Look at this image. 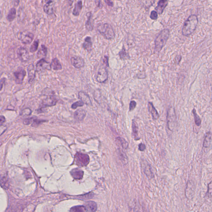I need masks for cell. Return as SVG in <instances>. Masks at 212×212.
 <instances>
[{
	"mask_svg": "<svg viewBox=\"0 0 212 212\" xmlns=\"http://www.w3.org/2000/svg\"><path fill=\"white\" fill-rule=\"evenodd\" d=\"M199 22L198 17L195 14L189 16L185 21L182 29V34L183 36H188L191 35L197 29Z\"/></svg>",
	"mask_w": 212,
	"mask_h": 212,
	"instance_id": "obj_1",
	"label": "cell"
},
{
	"mask_svg": "<svg viewBox=\"0 0 212 212\" xmlns=\"http://www.w3.org/2000/svg\"><path fill=\"white\" fill-rule=\"evenodd\" d=\"M170 35V31L168 29H164L160 31L155 40V53L157 54L165 46Z\"/></svg>",
	"mask_w": 212,
	"mask_h": 212,
	"instance_id": "obj_2",
	"label": "cell"
},
{
	"mask_svg": "<svg viewBox=\"0 0 212 212\" xmlns=\"http://www.w3.org/2000/svg\"><path fill=\"white\" fill-rule=\"evenodd\" d=\"M97 30L104 39L111 40L115 38V34L114 29L109 23H101L97 27Z\"/></svg>",
	"mask_w": 212,
	"mask_h": 212,
	"instance_id": "obj_3",
	"label": "cell"
},
{
	"mask_svg": "<svg viewBox=\"0 0 212 212\" xmlns=\"http://www.w3.org/2000/svg\"><path fill=\"white\" fill-rule=\"evenodd\" d=\"M106 66L102 64L99 68L96 76V80L98 82L104 83L108 79V72L106 69Z\"/></svg>",
	"mask_w": 212,
	"mask_h": 212,
	"instance_id": "obj_4",
	"label": "cell"
},
{
	"mask_svg": "<svg viewBox=\"0 0 212 212\" xmlns=\"http://www.w3.org/2000/svg\"><path fill=\"white\" fill-rule=\"evenodd\" d=\"M18 36V39L22 44H30L34 38V34L27 30L21 31Z\"/></svg>",
	"mask_w": 212,
	"mask_h": 212,
	"instance_id": "obj_5",
	"label": "cell"
},
{
	"mask_svg": "<svg viewBox=\"0 0 212 212\" xmlns=\"http://www.w3.org/2000/svg\"><path fill=\"white\" fill-rule=\"evenodd\" d=\"M76 164L80 167L86 166L90 162V158L87 155L77 153L75 157Z\"/></svg>",
	"mask_w": 212,
	"mask_h": 212,
	"instance_id": "obj_6",
	"label": "cell"
},
{
	"mask_svg": "<svg viewBox=\"0 0 212 212\" xmlns=\"http://www.w3.org/2000/svg\"><path fill=\"white\" fill-rule=\"evenodd\" d=\"M176 117L174 109L170 108L167 111V121L169 129L172 131L176 124Z\"/></svg>",
	"mask_w": 212,
	"mask_h": 212,
	"instance_id": "obj_7",
	"label": "cell"
},
{
	"mask_svg": "<svg viewBox=\"0 0 212 212\" xmlns=\"http://www.w3.org/2000/svg\"><path fill=\"white\" fill-rule=\"evenodd\" d=\"M15 81L17 84H22L24 78L26 76V71L23 68L19 67L13 73Z\"/></svg>",
	"mask_w": 212,
	"mask_h": 212,
	"instance_id": "obj_8",
	"label": "cell"
},
{
	"mask_svg": "<svg viewBox=\"0 0 212 212\" xmlns=\"http://www.w3.org/2000/svg\"><path fill=\"white\" fill-rule=\"evenodd\" d=\"M17 56L22 62H27L29 59V54L28 50L25 47H19L16 51Z\"/></svg>",
	"mask_w": 212,
	"mask_h": 212,
	"instance_id": "obj_9",
	"label": "cell"
},
{
	"mask_svg": "<svg viewBox=\"0 0 212 212\" xmlns=\"http://www.w3.org/2000/svg\"><path fill=\"white\" fill-rule=\"evenodd\" d=\"M51 64L44 59H41L37 62L36 65V70L37 72H41L44 70H51Z\"/></svg>",
	"mask_w": 212,
	"mask_h": 212,
	"instance_id": "obj_10",
	"label": "cell"
},
{
	"mask_svg": "<svg viewBox=\"0 0 212 212\" xmlns=\"http://www.w3.org/2000/svg\"><path fill=\"white\" fill-rule=\"evenodd\" d=\"M71 62L72 66L78 69L84 67L85 64L84 60L80 56H75L72 57Z\"/></svg>",
	"mask_w": 212,
	"mask_h": 212,
	"instance_id": "obj_11",
	"label": "cell"
},
{
	"mask_svg": "<svg viewBox=\"0 0 212 212\" xmlns=\"http://www.w3.org/2000/svg\"><path fill=\"white\" fill-rule=\"evenodd\" d=\"M57 101V99L55 97V95L53 94L47 96L46 98L43 99L41 103L42 107H48V106H52L55 105Z\"/></svg>",
	"mask_w": 212,
	"mask_h": 212,
	"instance_id": "obj_12",
	"label": "cell"
},
{
	"mask_svg": "<svg viewBox=\"0 0 212 212\" xmlns=\"http://www.w3.org/2000/svg\"><path fill=\"white\" fill-rule=\"evenodd\" d=\"M36 70L35 69L34 64H31L28 65L27 68V72L28 73V82L31 83L34 81L36 76Z\"/></svg>",
	"mask_w": 212,
	"mask_h": 212,
	"instance_id": "obj_13",
	"label": "cell"
},
{
	"mask_svg": "<svg viewBox=\"0 0 212 212\" xmlns=\"http://www.w3.org/2000/svg\"><path fill=\"white\" fill-rule=\"evenodd\" d=\"M168 3V1H166V0H160V1H159L157 6L155 8L156 11L159 14H162L163 13L164 9L167 6Z\"/></svg>",
	"mask_w": 212,
	"mask_h": 212,
	"instance_id": "obj_14",
	"label": "cell"
},
{
	"mask_svg": "<svg viewBox=\"0 0 212 212\" xmlns=\"http://www.w3.org/2000/svg\"><path fill=\"white\" fill-rule=\"evenodd\" d=\"M83 47L89 53H90L92 49V42L91 37L90 36L86 37L83 44Z\"/></svg>",
	"mask_w": 212,
	"mask_h": 212,
	"instance_id": "obj_15",
	"label": "cell"
},
{
	"mask_svg": "<svg viewBox=\"0 0 212 212\" xmlns=\"http://www.w3.org/2000/svg\"><path fill=\"white\" fill-rule=\"evenodd\" d=\"M54 1H49L43 7L44 12L48 15H51L54 13Z\"/></svg>",
	"mask_w": 212,
	"mask_h": 212,
	"instance_id": "obj_16",
	"label": "cell"
},
{
	"mask_svg": "<svg viewBox=\"0 0 212 212\" xmlns=\"http://www.w3.org/2000/svg\"><path fill=\"white\" fill-rule=\"evenodd\" d=\"M78 97L84 103L87 105H91L92 104L91 101L88 94L83 91H80L78 93Z\"/></svg>",
	"mask_w": 212,
	"mask_h": 212,
	"instance_id": "obj_17",
	"label": "cell"
},
{
	"mask_svg": "<svg viewBox=\"0 0 212 212\" xmlns=\"http://www.w3.org/2000/svg\"><path fill=\"white\" fill-rule=\"evenodd\" d=\"M86 112L85 110L82 109H78L74 113L75 119L78 121H82L85 118Z\"/></svg>",
	"mask_w": 212,
	"mask_h": 212,
	"instance_id": "obj_18",
	"label": "cell"
},
{
	"mask_svg": "<svg viewBox=\"0 0 212 212\" xmlns=\"http://www.w3.org/2000/svg\"><path fill=\"white\" fill-rule=\"evenodd\" d=\"M148 109L150 113L151 114L153 119L154 120H157L159 118L158 113L152 102H150L148 104Z\"/></svg>",
	"mask_w": 212,
	"mask_h": 212,
	"instance_id": "obj_19",
	"label": "cell"
},
{
	"mask_svg": "<svg viewBox=\"0 0 212 212\" xmlns=\"http://www.w3.org/2000/svg\"><path fill=\"white\" fill-rule=\"evenodd\" d=\"M144 173L149 180L152 179L154 177V174L152 170L151 167L149 164L145 165L143 167Z\"/></svg>",
	"mask_w": 212,
	"mask_h": 212,
	"instance_id": "obj_20",
	"label": "cell"
},
{
	"mask_svg": "<svg viewBox=\"0 0 212 212\" xmlns=\"http://www.w3.org/2000/svg\"><path fill=\"white\" fill-rule=\"evenodd\" d=\"M71 175L73 178L76 179H80L83 176V171L79 169L75 168L71 171Z\"/></svg>",
	"mask_w": 212,
	"mask_h": 212,
	"instance_id": "obj_21",
	"label": "cell"
},
{
	"mask_svg": "<svg viewBox=\"0 0 212 212\" xmlns=\"http://www.w3.org/2000/svg\"><path fill=\"white\" fill-rule=\"evenodd\" d=\"M132 134L134 139L136 141L139 140L140 138L139 136V127L137 123L135 120H133L132 123Z\"/></svg>",
	"mask_w": 212,
	"mask_h": 212,
	"instance_id": "obj_22",
	"label": "cell"
},
{
	"mask_svg": "<svg viewBox=\"0 0 212 212\" xmlns=\"http://www.w3.org/2000/svg\"><path fill=\"white\" fill-rule=\"evenodd\" d=\"M48 50L47 47L44 45H41L40 49L38 50L37 53V57L39 59H44L47 56Z\"/></svg>",
	"mask_w": 212,
	"mask_h": 212,
	"instance_id": "obj_23",
	"label": "cell"
},
{
	"mask_svg": "<svg viewBox=\"0 0 212 212\" xmlns=\"http://www.w3.org/2000/svg\"><path fill=\"white\" fill-rule=\"evenodd\" d=\"M83 8V3L81 1H78L75 5L73 11V15L76 16L79 15Z\"/></svg>",
	"mask_w": 212,
	"mask_h": 212,
	"instance_id": "obj_24",
	"label": "cell"
},
{
	"mask_svg": "<svg viewBox=\"0 0 212 212\" xmlns=\"http://www.w3.org/2000/svg\"><path fill=\"white\" fill-rule=\"evenodd\" d=\"M51 68L55 71H59L62 69L61 63L57 58H55L52 60L51 64Z\"/></svg>",
	"mask_w": 212,
	"mask_h": 212,
	"instance_id": "obj_25",
	"label": "cell"
},
{
	"mask_svg": "<svg viewBox=\"0 0 212 212\" xmlns=\"http://www.w3.org/2000/svg\"><path fill=\"white\" fill-rule=\"evenodd\" d=\"M87 211L91 212H95L97 210V205L95 202L89 201L85 204V206Z\"/></svg>",
	"mask_w": 212,
	"mask_h": 212,
	"instance_id": "obj_26",
	"label": "cell"
},
{
	"mask_svg": "<svg viewBox=\"0 0 212 212\" xmlns=\"http://www.w3.org/2000/svg\"><path fill=\"white\" fill-rule=\"evenodd\" d=\"M212 139V135L211 132H207L205 135L204 140L203 143V146L206 148H209Z\"/></svg>",
	"mask_w": 212,
	"mask_h": 212,
	"instance_id": "obj_27",
	"label": "cell"
},
{
	"mask_svg": "<svg viewBox=\"0 0 212 212\" xmlns=\"http://www.w3.org/2000/svg\"><path fill=\"white\" fill-rule=\"evenodd\" d=\"M86 16L87 17V20L86 22L85 26L86 29L87 30L89 31H91L93 30V27L92 25L91 22V20L92 16V13L91 12H89L86 13Z\"/></svg>",
	"mask_w": 212,
	"mask_h": 212,
	"instance_id": "obj_28",
	"label": "cell"
},
{
	"mask_svg": "<svg viewBox=\"0 0 212 212\" xmlns=\"http://www.w3.org/2000/svg\"><path fill=\"white\" fill-rule=\"evenodd\" d=\"M16 15V9L15 8H11L9 11L8 13L6 16V19L10 22H12L15 18Z\"/></svg>",
	"mask_w": 212,
	"mask_h": 212,
	"instance_id": "obj_29",
	"label": "cell"
},
{
	"mask_svg": "<svg viewBox=\"0 0 212 212\" xmlns=\"http://www.w3.org/2000/svg\"><path fill=\"white\" fill-rule=\"evenodd\" d=\"M115 141L118 143L120 144L121 146L124 149H127L129 147V143L123 138L119 137H117Z\"/></svg>",
	"mask_w": 212,
	"mask_h": 212,
	"instance_id": "obj_30",
	"label": "cell"
},
{
	"mask_svg": "<svg viewBox=\"0 0 212 212\" xmlns=\"http://www.w3.org/2000/svg\"><path fill=\"white\" fill-rule=\"evenodd\" d=\"M119 55L121 59L127 60L130 58L129 53L126 52L125 47H123L121 51L119 52Z\"/></svg>",
	"mask_w": 212,
	"mask_h": 212,
	"instance_id": "obj_31",
	"label": "cell"
},
{
	"mask_svg": "<svg viewBox=\"0 0 212 212\" xmlns=\"http://www.w3.org/2000/svg\"><path fill=\"white\" fill-rule=\"evenodd\" d=\"M39 40L38 39H36L30 46L29 51L31 53H34L37 51L39 47Z\"/></svg>",
	"mask_w": 212,
	"mask_h": 212,
	"instance_id": "obj_32",
	"label": "cell"
},
{
	"mask_svg": "<svg viewBox=\"0 0 212 212\" xmlns=\"http://www.w3.org/2000/svg\"><path fill=\"white\" fill-rule=\"evenodd\" d=\"M86 208L84 206H77L73 207L70 210V212H86Z\"/></svg>",
	"mask_w": 212,
	"mask_h": 212,
	"instance_id": "obj_33",
	"label": "cell"
},
{
	"mask_svg": "<svg viewBox=\"0 0 212 212\" xmlns=\"http://www.w3.org/2000/svg\"><path fill=\"white\" fill-rule=\"evenodd\" d=\"M192 112L193 114H194L195 124L198 127H199L201 125V123H202V120H201V118L199 117L198 114H197L196 109H193Z\"/></svg>",
	"mask_w": 212,
	"mask_h": 212,
	"instance_id": "obj_34",
	"label": "cell"
},
{
	"mask_svg": "<svg viewBox=\"0 0 212 212\" xmlns=\"http://www.w3.org/2000/svg\"><path fill=\"white\" fill-rule=\"evenodd\" d=\"M84 103L82 101L80 100L76 102H75L72 105L71 107L73 109H76L78 107H80L83 106Z\"/></svg>",
	"mask_w": 212,
	"mask_h": 212,
	"instance_id": "obj_35",
	"label": "cell"
},
{
	"mask_svg": "<svg viewBox=\"0 0 212 212\" xmlns=\"http://www.w3.org/2000/svg\"><path fill=\"white\" fill-rule=\"evenodd\" d=\"M130 212H140L139 206L134 203V204L133 205V206L130 208Z\"/></svg>",
	"mask_w": 212,
	"mask_h": 212,
	"instance_id": "obj_36",
	"label": "cell"
},
{
	"mask_svg": "<svg viewBox=\"0 0 212 212\" xmlns=\"http://www.w3.org/2000/svg\"><path fill=\"white\" fill-rule=\"evenodd\" d=\"M32 122H33V123L32 124V127H38V125L42 123V122H44V121L43 120H39V119H34Z\"/></svg>",
	"mask_w": 212,
	"mask_h": 212,
	"instance_id": "obj_37",
	"label": "cell"
},
{
	"mask_svg": "<svg viewBox=\"0 0 212 212\" xmlns=\"http://www.w3.org/2000/svg\"><path fill=\"white\" fill-rule=\"evenodd\" d=\"M150 18L153 20H157L158 18V13L155 10H153L151 12Z\"/></svg>",
	"mask_w": 212,
	"mask_h": 212,
	"instance_id": "obj_38",
	"label": "cell"
},
{
	"mask_svg": "<svg viewBox=\"0 0 212 212\" xmlns=\"http://www.w3.org/2000/svg\"><path fill=\"white\" fill-rule=\"evenodd\" d=\"M136 102L135 101H131L129 105V111H133L136 108Z\"/></svg>",
	"mask_w": 212,
	"mask_h": 212,
	"instance_id": "obj_39",
	"label": "cell"
},
{
	"mask_svg": "<svg viewBox=\"0 0 212 212\" xmlns=\"http://www.w3.org/2000/svg\"><path fill=\"white\" fill-rule=\"evenodd\" d=\"M33 119H34L33 117H31V118H27V119H25L24 121V124H25V125H29L31 122H33Z\"/></svg>",
	"mask_w": 212,
	"mask_h": 212,
	"instance_id": "obj_40",
	"label": "cell"
},
{
	"mask_svg": "<svg viewBox=\"0 0 212 212\" xmlns=\"http://www.w3.org/2000/svg\"><path fill=\"white\" fill-rule=\"evenodd\" d=\"M31 111L30 109H25L22 111V114L24 115H29L31 114Z\"/></svg>",
	"mask_w": 212,
	"mask_h": 212,
	"instance_id": "obj_41",
	"label": "cell"
},
{
	"mask_svg": "<svg viewBox=\"0 0 212 212\" xmlns=\"http://www.w3.org/2000/svg\"><path fill=\"white\" fill-rule=\"evenodd\" d=\"M146 149V146L144 144L141 143L139 145V150L141 151H143Z\"/></svg>",
	"mask_w": 212,
	"mask_h": 212,
	"instance_id": "obj_42",
	"label": "cell"
},
{
	"mask_svg": "<svg viewBox=\"0 0 212 212\" xmlns=\"http://www.w3.org/2000/svg\"><path fill=\"white\" fill-rule=\"evenodd\" d=\"M103 64L104 66H106V67H109V63H108V57H104V59L103 60Z\"/></svg>",
	"mask_w": 212,
	"mask_h": 212,
	"instance_id": "obj_43",
	"label": "cell"
},
{
	"mask_svg": "<svg viewBox=\"0 0 212 212\" xmlns=\"http://www.w3.org/2000/svg\"><path fill=\"white\" fill-rule=\"evenodd\" d=\"M106 4L107 5L109 6L112 7L114 6V4H113V2L111 1H109V0H105L104 1Z\"/></svg>",
	"mask_w": 212,
	"mask_h": 212,
	"instance_id": "obj_44",
	"label": "cell"
},
{
	"mask_svg": "<svg viewBox=\"0 0 212 212\" xmlns=\"http://www.w3.org/2000/svg\"><path fill=\"white\" fill-rule=\"evenodd\" d=\"M6 79L5 78H3L1 80V90H2L3 88V85L5 83Z\"/></svg>",
	"mask_w": 212,
	"mask_h": 212,
	"instance_id": "obj_45",
	"label": "cell"
},
{
	"mask_svg": "<svg viewBox=\"0 0 212 212\" xmlns=\"http://www.w3.org/2000/svg\"><path fill=\"white\" fill-rule=\"evenodd\" d=\"M181 58H182V57L180 55H179V56L178 55V56H176L175 57V61H176V62L177 64H179V62L181 61Z\"/></svg>",
	"mask_w": 212,
	"mask_h": 212,
	"instance_id": "obj_46",
	"label": "cell"
},
{
	"mask_svg": "<svg viewBox=\"0 0 212 212\" xmlns=\"http://www.w3.org/2000/svg\"><path fill=\"white\" fill-rule=\"evenodd\" d=\"M6 121L5 118L3 116H1L0 117V124L2 126L3 123H4Z\"/></svg>",
	"mask_w": 212,
	"mask_h": 212,
	"instance_id": "obj_47",
	"label": "cell"
},
{
	"mask_svg": "<svg viewBox=\"0 0 212 212\" xmlns=\"http://www.w3.org/2000/svg\"><path fill=\"white\" fill-rule=\"evenodd\" d=\"M13 4L15 6H17L18 5L19 3V1H13Z\"/></svg>",
	"mask_w": 212,
	"mask_h": 212,
	"instance_id": "obj_48",
	"label": "cell"
},
{
	"mask_svg": "<svg viewBox=\"0 0 212 212\" xmlns=\"http://www.w3.org/2000/svg\"></svg>",
	"mask_w": 212,
	"mask_h": 212,
	"instance_id": "obj_49",
	"label": "cell"
}]
</instances>
